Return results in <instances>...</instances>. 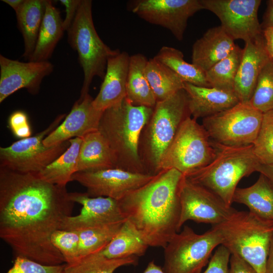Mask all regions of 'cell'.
I'll return each instance as SVG.
<instances>
[{
    "label": "cell",
    "instance_id": "obj_1",
    "mask_svg": "<svg viewBox=\"0 0 273 273\" xmlns=\"http://www.w3.org/2000/svg\"><path fill=\"white\" fill-rule=\"evenodd\" d=\"M74 203L66 186L49 183L37 173L0 167V237L16 257L44 265L66 263L51 237L71 215Z\"/></svg>",
    "mask_w": 273,
    "mask_h": 273
},
{
    "label": "cell",
    "instance_id": "obj_27",
    "mask_svg": "<svg viewBox=\"0 0 273 273\" xmlns=\"http://www.w3.org/2000/svg\"><path fill=\"white\" fill-rule=\"evenodd\" d=\"M47 0H25L16 13L18 28L24 43L22 57L28 60L33 54L43 19Z\"/></svg>",
    "mask_w": 273,
    "mask_h": 273
},
{
    "label": "cell",
    "instance_id": "obj_44",
    "mask_svg": "<svg viewBox=\"0 0 273 273\" xmlns=\"http://www.w3.org/2000/svg\"><path fill=\"white\" fill-rule=\"evenodd\" d=\"M262 30L273 27V0L267 1V8L263 17V21L260 24Z\"/></svg>",
    "mask_w": 273,
    "mask_h": 273
},
{
    "label": "cell",
    "instance_id": "obj_11",
    "mask_svg": "<svg viewBox=\"0 0 273 273\" xmlns=\"http://www.w3.org/2000/svg\"><path fill=\"white\" fill-rule=\"evenodd\" d=\"M65 115H58L47 128L34 136L1 147L0 167L20 173H38L58 158L69 147V141L47 147L43 140L59 125Z\"/></svg>",
    "mask_w": 273,
    "mask_h": 273
},
{
    "label": "cell",
    "instance_id": "obj_37",
    "mask_svg": "<svg viewBox=\"0 0 273 273\" xmlns=\"http://www.w3.org/2000/svg\"><path fill=\"white\" fill-rule=\"evenodd\" d=\"M51 241L66 264H72L79 260V237L77 232L57 230L52 234Z\"/></svg>",
    "mask_w": 273,
    "mask_h": 273
},
{
    "label": "cell",
    "instance_id": "obj_38",
    "mask_svg": "<svg viewBox=\"0 0 273 273\" xmlns=\"http://www.w3.org/2000/svg\"><path fill=\"white\" fill-rule=\"evenodd\" d=\"M65 263L44 265L28 258L16 256L13 265L6 273H63Z\"/></svg>",
    "mask_w": 273,
    "mask_h": 273
},
{
    "label": "cell",
    "instance_id": "obj_15",
    "mask_svg": "<svg viewBox=\"0 0 273 273\" xmlns=\"http://www.w3.org/2000/svg\"><path fill=\"white\" fill-rule=\"evenodd\" d=\"M131 12L145 21L168 29L177 40H183L188 19L204 10L201 0H136Z\"/></svg>",
    "mask_w": 273,
    "mask_h": 273
},
{
    "label": "cell",
    "instance_id": "obj_24",
    "mask_svg": "<svg viewBox=\"0 0 273 273\" xmlns=\"http://www.w3.org/2000/svg\"><path fill=\"white\" fill-rule=\"evenodd\" d=\"M60 12L51 1L47 0L43 19L34 51L29 61H47L64 34Z\"/></svg>",
    "mask_w": 273,
    "mask_h": 273
},
{
    "label": "cell",
    "instance_id": "obj_31",
    "mask_svg": "<svg viewBox=\"0 0 273 273\" xmlns=\"http://www.w3.org/2000/svg\"><path fill=\"white\" fill-rule=\"evenodd\" d=\"M176 73L184 82L202 87H210L205 73L184 59L183 52L174 48L163 46L154 57Z\"/></svg>",
    "mask_w": 273,
    "mask_h": 273
},
{
    "label": "cell",
    "instance_id": "obj_43",
    "mask_svg": "<svg viewBox=\"0 0 273 273\" xmlns=\"http://www.w3.org/2000/svg\"><path fill=\"white\" fill-rule=\"evenodd\" d=\"M265 47L270 58L273 60V27L262 30Z\"/></svg>",
    "mask_w": 273,
    "mask_h": 273
},
{
    "label": "cell",
    "instance_id": "obj_30",
    "mask_svg": "<svg viewBox=\"0 0 273 273\" xmlns=\"http://www.w3.org/2000/svg\"><path fill=\"white\" fill-rule=\"evenodd\" d=\"M148 247L130 223L126 220L102 253L106 257L112 259L139 257L145 255Z\"/></svg>",
    "mask_w": 273,
    "mask_h": 273
},
{
    "label": "cell",
    "instance_id": "obj_19",
    "mask_svg": "<svg viewBox=\"0 0 273 273\" xmlns=\"http://www.w3.org/2000/svg\"><path fill=\"white\" fill-rule=\"evenodd\" d=\"M270 60L265 47L263 35L245 42L234 84V92L240 102H249L259 74Z\"/></svg>",
    "mask_w": 273,
    "mask_h": 273
},
{
    "label": "cell",
    "instance_id": "obj_13",
    "mask_svg": "<svg viewBox=\"0 0 273 273\" xmlns=\"http://www.w3.org/2000/svg\"><path fill=\"white\" fill-rule=\"evenodd\" d=\"M204 9L214 13L220 26L234 40L245 42L262 35L258 18L260 0H201Z\"/></svg>",
    "mask_w": 273,
    "mask_h": 273
},
{
    "label": "cell",
    "instance_id": "obj_47",
    "mask_svg": "<svg viewBox=\"0 0 273 273\" xmlns=\"http://www.w3.org/2000/svg\"><path fill=\"white\" fill-rule=\"evenodd\" d=\"M143 273H166L162 267L157 265L153 260L149 262Z\"/></svg>",
    "mask_w": 273,
    "mask_h": 273
},
{
    "label": "cell",
    "instance_id": "obj_6",
    "mask_svg": "<svg viewBox=\"0 0 273 273\" xmlns=\"http://www.w3.org/2000/svg\"><path fill=\"white\" fill-rule=\"evenodd\" d=\"M67 32L68 42L77 52L83 72L81 99L88 94L95 77L103 79L108 60L119 50H112L99 36L94 24L91 0H81L76 16Z\"/></svg>",
    "mask_w": 273,
    "mask_h": 273
},
{
    "label": "cell",
    "instance_id": "obj_25",
    "mask_svg": "<svg viewBox=\"0 0 273 273\" xmlns=\"http://www.w3.org/2000/svg\"><path fill=\"white\" fill-rule=\"evenodd\" d=\"M114 167L108 141L99 130L82 138L77 164V172Z\"/></svg>",
    "mask_w": 273,
    "mask_h": 273
},
{
    "label": "cell",
    "instance_id": "obj_7",
    "mask_svg": "<svg viewBox=\"0 0 273 273\" xmlns=\"http://www.w3.org/2000/svg\"><path fill=\"white\" fill-rule=\"evenodd\" d=\"M215 155L216 148L205 129L189 116L164 154L159 172L175 169L186 176L208 165Z\"/></svg>",
    "mask_w": 273,
    "mask_h": 273
},
{
    "label": "cell",
    "instance_id": "obj_39",
    "mask_svg": "<svg viewBox=\"0 0 273 273\" xmlns=\"http://www.w3.org/2000/svg\"><path fill=\"white\" fill-rule=\"evenodd\" d=\"M231 254L223 245L217 247L210 258L206 269L200 273H229Z\"/></svg>",
    "mask_w": 273,
    "mask_h": 273
},
{
    "label": "cell",
    "instance_id": "obj_17",
    "mask_svg": "<svg viewBox=\"0 0 273 273\" xmlns=\"http://www.w3.org/2000/svg\"><path fill=\"white\" fill-rule=\"evenodd\" d=\"M70 199L82 205L80 213L66 217L61 230L78 231L85 228L102 226L126 220L119 201L105 197H89L86 193H69Z\"/></svg>",
    "mask_w": 273,
    "mask_h": 273
},
{
    "label": "cell",
    "instance_id": "obj_21",
    "mask_svg": "<svg viewBox=\"0 0 273 273\" xmlns=\"http://www.w3.org/2000/svg\"><path fill=\"white\" fill-rule=\"evenodd\" d=\"M190 115L196 120L208 117L230 109L240 102L234 92L202 87L185 82Z\"/></svg>",
    "mask_w": 273,
    "mask_h": 273
},
{
    "label": "cell",
    "instance_id": "obj_35",
    "mask_svg": "<svg viewBox=\"0 0 273 273\" xmlns=\"http://www.w3.org/2000/svg\"><path fill=\"white\" fill-rule=\"evenodd\" d=\"M249 103L263 113L273 110L272 60L261 70Z\"/></svg>",
    "mask_w": 273,
    "mask_h": 273
},
{
    "label": "cell",
    "instance_id": "obj_28",
    "mask_svg": "<svg viewBox=\"0 0 273 273\" xmlns=\"http://www.w3.org/2000/svg\"><path fill=\"white\" fill-rule=\"evenodd\" d=\"M82 138H75L69 140L70 145L58 158L37 173L42 179L61 186L72 181L73 175L77 172V164Z\"/></svg>",
    "mask_w": 273,
    "mask_h": 273
},
{
    "label": "cell",
    "instance_id": "obj_3",
    "mask_svg": "<svg viewBox=\"0 0 273 273\" xmlns=\"http://www.w3.org/2000/svg\"><path fill=\"white\" fill-rule=\"evenodd\" d=\"M153 111L152 108L133 105L126 98L103 111L98 130L109 143L114 167L149 174L139 146L141 133Z\"/></svg>",
    "mask_w": 273,
    "mask_h": 273
},
{
    "label": "cell",
    "instance_id": "obj_22",
    "mask_svg": "<svg viewBox=\"0 0 273 273\" xmlns=\"http://www.w3.org/2000/svg\"><path fill=\"white\" fill-rule=\"evenodd\" d=\"M234 40L220 25L208 29L193 45L192 63L205 73L233 51Z\"/></svg>",
    "mask_w": 273,
    "mask_h": 273
},
{
    "label": "cell",
    "instance_id": "obj_36",
    "mask_svg": "<svg viewBox=\"0 0 273 273\" xmlns=\"http://www.w3.org/2000/svg\"><path fill=\"white\" fill-rule=\"evenodd\" d=\"M253 146L261 164H273V110L263 113L260 128Z\"/></svg>",
    "mask_w": 273,
    "mask_h": 273
},
{
    "label": "cell",
    "instance_id": "obj_4",
    "mask_svg": "<svg viewBox=\"0 0 273 273\" xmlns=\"http://www.w3.org/2000/svg\"><path fill=\"white\" fill-rule=\"evenodd\" d=\"M213 144L216 148L213 160L185 176L208 189L231 207L240 180L257 171L261 163L254 154L253 145L230 147Z\"/></svg>",
    "mask_w": 273,
    "mask_h": 273
},
{
    "label": "cell",
    "instance_id": "obj_10",
    "mask_svg": "<svg viewBox=\"0 0 273 273\" xmlns=\"http://www.w3.org/2000/svg\"><path fill=\"white\" fill-rule=\"evenodd\" d=\"M263 113L249 102L203 119L202 125L210 139L230 147L253 145L259 131Z\"/></svg>",
    "mask_w": 273,
    "mask_h": 273
},
{
    "label": "cell",
    "instance_id": "obj_42",
    "mask_svg": "<svg viewBox=\"0 0 273 273\" xmlns=\"http://www.w3.org/2000/svg\"><path fill=\"white\" fill-rule=\"evenodd\" d=\"M229 273H257L246 261L236 254H231Z\"/></svg>",
    "mask_w": 273,
    "mask_h": 273
},
{
    "label": "cell",
    "instance_id": "obj_29",
    "mask_svg": "<svg viewBox=\"0 0 273 273\" xmlns=\"http://www.w3.org/2000/svg\"><path fill=\"white\" fill-rule=\"evenodd\" d=\"M145 73L157 102L184 89V82L172 70L154 58L148 59Z\"/></svg>",
    "mask_w": 273,
    "mask_h": 273
},
{
    "label": "cell",
    "instance_id": "obj_26",
    "mask_svg": "<svg viewBox=\"0 0 273 273\" xmlns=\"http://www.w3.org/2000/svg\"><path fill=\"white\" fill-rule=\"evenodd\" d=\"M148 60L142 54L130 56L126 98L134 106L154 108L157 100L145 73Z\"/></svg>",
    "mask_w": 273,
    "mask_h": 273
},
{
    "label": "cell",
    "instance_id": "obj_5",
    "mask_svg": "<svg viewBox=\"0 0 273 273\" xmlns=\"http://www.w3.org/2000/svg\"><path fill=\"white\" fill-rule=\"evenodd\" d=\"M222 237L221 245L231 254L248 262L257 273H265L273 224L249 211L237 210L226 220L214 225Z\"/></svg>",
    "mask_w": 273,
    "mask_h": 273
},
{
    "label": "cell",
    "instance_id": "obj_40",
    "mask_svg": "<svg viewBox=\"0 0 273 273\" xmlns=\"http://www.w3.org/2000/svg\"><path fill=\"white\" fill-rule=\"evenodd\" d=\"M8 124L16 137L22 139L31 136V130L28 116L24 111L18 110L13 112L9 118Z\"/></svg>",
    "mask_w": 273,
    "mask_h": 273
},
{
    "label": "cell",
    "instance_id": "obj_16",
    "mask_svg": "<svg viewBox=\"0 0 273 273\" xmlns=\"http://www.w3.org/2000/svg\"><path fill=\"white\" fill-rule=\"evenodd\" d=\"M49 61L20 62L0 55V103L21 88L38 93L43 79L53 71Z\"/></svg>",
    "mask_w": 273,
    "mask_h": 273
},
{
    "label": "cell",
    "instance_id": "obj_46",
    "mask_svg": "<svg viewBox=\"0 0 273 273\" xmlns=\"http://www.w3.org/2000/svg\"><path fill=\"white\" fill-rule=\"evenodd\" d=\"M265 273H273V236L270 241Z\"/></svg>",
    "mask_w": 273,
    "mask_h": 273
},
{
    "label": "cell",
    "instance_id": "obj_34",
    "mask_svg": "<svg viewBox=\"0 0 273 273\" xmlns=\"http://www.w3.org/2000/svg\"><path fill=\"white\" fill-rule=\"evenodd\" d=\"M124 221L76 231L79 237V259L103 250L114 237Z\"/></svg>",
    "mask_w": 273,
    "mask_h": 273
},
{
    "label": "cell",
    "instance_id": "obj_33",
    "mask_svg": "<svg viewBox=\"0 0 273 273\" xmlns=\"http://www.w3.org/2000/svg\"><path fill=\"white\" fill-rule=\"evenodd\" d=\"M243 49L236 46L233 51L205 73V77L210 87L234 92L235 78L242 58Z\"/></svg>",
    "mask_w": 273,
    "mask_h": 273
},
{
    "label": "cell",
    "instance_id": "obj_41",
    "mask_svg": "<svg viewBox=\"0 0 273 273\" xmlns=\"http://www.w3.org/2000/svg\"><path fill=\"white\" fill-rule=\"evenodd\" d=\"M59 2L65 8L66 15L63 20V27L64 31H68L76 16L81 0H60Z\"/></svg>",
    "mask_w": 273,
    "mask_h": 273
},
{
    "label": "cell",
    "instance_id": "obj_14",
    "mask_svg": "<svg viewBox=\"0 0 273 273\" xmlns=\"http://www.w3.org/2000/svg\"><path fill=\"white\" fill-rule=\"evenodd\" d=\"M155 175L111 167L76 172L72 181L85 187L89 197H105L119 201L149 182Z\"/></svg>",
    "mask_w": 273,
    "mask_h": 273
},
{
    "label": "cell",
    "instance_id": "obj_32",
    "mask_svg": "<svg viewBox=\"0 0 273 273\" xmlns=\"http://www.w3.org/2000/svg\"><path fill=\"white\" fill-rule=\"evenodd\" d=\"M137 263L136 256L109 258L101 251L83 257L72 264L65 263L63 273H114L121 266Z\"/></svg>",
    "mask_w": 273,
    "mask_h": 273
},
{
    "label": "cell",
    "instance_id": "obj_12",
    "mask_svg": "<svg viewBox=\"0 0 273 273\" xmlns=\"http://www.w3.org/2000/svg\"><path fill=\"white\" fill-rule=\"evenodd\" d=\"M180 215L179 230L188 220L217 225L226 220L237 210L226 205L206 188L183 176L179 185Z\"/></svg>",
    "mask_w": 273,
    "mask_h": 273
},
{
    "label": "cell",
    "instance_id": "obj_23",
    "mask_svg": "<svg viewBox=\"0 0 273 273\" xmlns=\"http://www.w3.org/2000/svg\"><path fill=\"white\" fill-rule=\"evenodd\" d=\"M233 202L245 205L255 216L273 224V184L262 174L252 186L237 188Z\"/></svg>",
    "mask_w": 273,
    "mask_h": 273
},
{
    "label": "cell",
    "instance_id": "obj_2",
    "mask_svg": "<svg viewBox=\"0 0 273 273\" xmlns=\"http://www.w3.org/2000/svg\"><path fill=\"white\" fill-rule=\"evenodd\" d=\"M183 176L175 169L160 171L118 201L125 218L149 247L164 248L180 231L179 189Z\"/></svg>",
    "mask_w": 273,
    "mask_h": 273
},
{
    "label": "cell",
    "instance_id": "obj_45",
    "mask_svg": "<svg viewBox=\"0 0 273 273\" xmlns=\"http://www.w3.org/2000/svg\"><path fill=\"white\" fill-rule=\"evenodd\" d=\"M257 172L264 175L273 184V164H260L258 167Z\"/></svg>",
    "mask_w": 273,
    "mask_h": 273
},
{
    "label": "cell",
    "instance_id": "obj_48",
    "mask_svg": "<svg viewBox=\"0 0 273 273\" xmlns=\"http://www.w3.org/2000/svg\"><path fill=\"white\" fill-rule=\"evenodd\" d=\"M2 1L9 5L13 9L15 13H17L22 6L25 0H3Z\"/></svg>",
    "mask_w": 273,
    "mask_h": 273
},
{
    "label": "cell",
    "instance_id": "obj_18",
    "mask_svg": "<svg viewBox=\"0 0 273 273\" xmlns=\"http://www.w3.org/2000/svg\"><path fill=\"white\" fill-rule=\"evenodd\" d=\"M93 100L89 94L79 98L63 122L44 139V145L51 147L71 139L83 138L98 130L103 111L94 106Z\"/></svg>",
    "mask_w": 273,
    "mask_h": 273
},
{
    "label": "cell",
    "instance_id": "obj_20",
    "mask_svg": "<svg viewBox=\"0 0 273 273\" xmlns=\"http://www.w3.org/2000/svg\"><path fill=\"white\" fill-rule=\"evenodd\" d=\"M130 56L119 50L108 60L103 82L93 105L104 111L122 101L126 96V83Z\"/></svg>",
    "mask_w": 273,
    "mask_h": 273
},
{
    "label": "cell",
    "instance_id": "obj_9",
    "mask_svg": "<svg viewBox=\"0 0 273 273\" xmlns=\"http://www.w3.org/2000/svg\"><path fill=\"white\" fill-rule=\"evenodd\" d=\"M222 242L220 233L214 225L201 234L185 225L164 248L162 268L166 273H200L213 251Z\"/></svg>",
    "mask_w": 273,
    "mask_h": 273
},
{
    "label": "cell",
    "instance_id": "obj_8",
    "mask_svg": "<svg viewBox=\"0 0 273 273\" xmlns=\"http://www.w3.org/2000/svg\"><path fill=\"white\" fill-rule=\"evenodd\" d=\"M191 116L186 92L180 89L169 98L157 102L146 125V151L150 172L155 175L166 150L184 120Z\"/></svg>",
    "mask_w": 273,
    "mask_h": 273
}]
</instances>
